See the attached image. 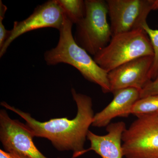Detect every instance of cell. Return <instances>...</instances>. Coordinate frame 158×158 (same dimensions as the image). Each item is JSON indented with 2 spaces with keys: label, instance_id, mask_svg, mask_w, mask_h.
Wrapping results in <instances>:
<instances>
[{
  "label": "cell",
  "instance_id": "5b68a950",
  "mask_svg": "<svg viewBox=\"0 0 158 158\" xmlns=\"http://www.w3.org/2000/svg\"><path fill=\"white\" fill-rule=\"evenodd\" d=\"M123 134L126 158H158V114L137 117Z\"/></svg>",
  "mask_w": 158,
  "mask_h": 158
},
{
  "label": "cell",
  "instance_id": "52a82bcc",
  "mask_svg": "<svg viewBox=\"0 0 158 158\" xmlns=\"http://www.w3.org/2000/svg\"><path fill=\"white\" fill-rule=\"evenodd\" d=\"M34 138L26 123L11 118L6 110H0V141L4 150L24 158H48L37 148Z\"/></svg>",
  "mask_w": 158,
  "mask_h": 158
},
{
  "label": "cell",
  "instance_id": "277c9868",
  "mask_svg": "<svg viewBox=\"0 0 158 158\" xmlns=\"http://www.w3.org/2000/svg\"><path fill=\"white\" fill-rule=\"evenodd\" d=\"M85 16L76 24L74 38L78 45L94 56L112 37L107 4L103 0H85Z\"/></svg>",
  "mask_w": 158,
  "mask_h": 158
},
{
  "label": "cell",
  "instance_id": "9a60e30c",
  "mask_svg": "<svg viewBox=\"0 0 158 158\" xmlns=\"http://www.w3.org/2000/svg\"><path fill=\"white\" fill-rule=\"evenodd\" d=\"M7 10V7L0 1V49L2 47L4 43L9 37L10 31L6 30L3 23V20Z\"/></svg>",
  "mask_w": 158,
  "mask_h": 158
},
{
  "label": "cell",
  "instance_id": "2e32d148",
  "mask_svg": "<svg viewBox=\"0 0 158 158\" xmlns=\"http://www.w3.org/2000/svg\"><path fill=\"white\" fill-rule=\"evenodd\" d=\"M158 94V79L151 81L140 90V98L150 95Z\"/></svg>",
  "mask_w": 158,
  "mask_h": 158
},
{
  "label": "cell",
  "instance_id": "7a4b0ae2",
  "mask_svg": "<svg viewBox=\"0 0 158 158\" xmlns=\"http://www.w3.org/2000/svg\"><path fill=\"white\" fill-rule=\"evenodd\" d=\"M65 17L64 24L59 31V38L56 46L44 53V59L47 64L55 65L65 63L72 65L86 80L99 86L103 93H110L108 73L77 44L72 34L73 23Z\"/></svg>",
  "mask_w": 158,
  "mask_h": 158
},
{
  "label": "cell",
  "instance_id": "8fae6325",
  "mask_svg": "<svg viewBox=\"0 0 158 158\" xmlns=\"http://www.w3.org/2000/svg\"><path fill=\"white\" fill-rule=\"evenodd\" d=\"M113 100L102 110L94 116L92 126L107 127L112 119L117 117H128L133 105L140 98V90L127 88L113 92Z\"/></svg>",
  "mask_w": 158,
  "mask_h": 158
},
{
  "label": "cell",
  "instance_id": "5bb4252c",
  "mask_svg": "<svg viewBox=\"0 0 158 158\" xmlns=\"http://www.w3.org/2000/svg\"><path fill=\"white\" fill-rule=\"evenodd\" d=\"M145 31L151 42L154 52L153 62L150 72V77L152 81L155 80L158 75V29L151 28L147 23L142 27Z\"/></svg>",
  "mask_w": 158,
  "mask_h": 158
},
{
  "label": "cell",
  "instance_id": "d6986e66",
  "mask_svg": "<svg viewBox=\"0 0 158 158\" xmlns=\"http://www.w3.org/2000/svg\"><path fill=\"white\" fill-rule=\"evenodd\" d=\"M158 79V76H157V77L156 79Z\"/></svg>",
  "mask_w": 158,
  "mask_h": 158
},
{
  "label": "cell",
  "instance_id": "7c38bea8",
  "mask_svg": "<svg viewBox=\"0 0 158 158\" xmlns=\"http://www.w3.org/2000/svg\"><path fill=\"white\" fill-rule=\"evenodd\" d=\"M65 16L73 23L77 24L85 17V1L83 0H56Z\"/></svg>",
  "mask_w": 158,
  "mask_h": 158
},
{
  "label": "cell",
  "instance_id": "6da1fadb",
  "mask_svg": "<svg viewBox=\"0 0 158 158\" xmlns=\"http://www.w3.org/2000/svg\"><path fill=\"white\" fill-rule=\"evenodd\" d=\"M71 94L77 108L76 116L71 119L63 117L39 121L30 113L10 106L6 102H2L1 105L23 119L34 137L48 139L59 151L73 152L72 158H76L85 150V141L94 114L90 97L77 93L74 88H72Z\"/></svg>",
  "mask_w": 158,
  "mask_h": 158
},
{
  "label": "cell",
  "instance_id": "8992f818",
  "mask_svg": "<svg viewBox=\"0 0 158 158\" xmlns=\"http://www.w3.org/2000/svg\"><path fill=\"white\" fill-rule=\"evenodd\" d=\"M112 37L143 29L153 10V0H108Z\"/></svg>",
  "mask_w": 158,
  "mask_h": 158
},
{
  "label": "cell",
  "instance_id": "3957f363",
  "mask_svg": "<svg viewBox=\"0 0 158 158\" xmlns=\"http://www.w3.org/2000/svg\"><path fill=\"white\" fill-rule=\"evenodd\" d=\"M147 56H154L153 50L147 33L141 29L113 36L93 59L108 73L124 63Z\"/></svg>",
  "mask_w": 158,
  "mask_h": 158
},
{
  "label": "cell",
  "instance_id": "30bf717a",
  "mask_svg": "<svg viewBox=\"0 0 158 158\" xmlns=\"http://www.w3.org/2000/svg\"><path fill=\"white\" fill-rule=\"evenodd\" d=\"M126 128L125 123L119 121L108 125V133L104 135H98L89 131L87 139L90 142V147L82 152L78 157L93 151L102 158H123L122 138Z\"/></svg>",
  "mask_w": 158,
  "mask_h": 158
},
{
  "label": "cell",
  "instance_id": "9c48e42d",
  "mask_svg": "<svg viewBox=\"0 0 158 158\" xmlns=\"http://www.w3.org/2000/svg\"><path fill=\"white\" fill-rule=\"evenodd\" d=\"M153 62V56L139 57L108 73L110 92L127 88L142 90L152 81L150 72Z\"/></svg>",
  "mask_w": 158,
  "mask_h": 158
},
{
  "label": "cell",
  "instance_id": "ba28073f",
  "mask_svg": "<svg viewBox=\"0 0 158 158\" xmlns=\"http://www.w3.org/2000/svg\"><path fill=\"white\" fill-rule=\"evenodd\" d=\"M65 15L56 0H50L37 6L27 18L14 22L8 39L0 49L2 57L11 43L21 35L30 31L44 28H53L60 31L65 20Z\"/></svg>",
  "mask_w": 158,
  "mask_h": 158
},
{
  "label": "cell",
  "instance_id": "e0dca14e",
  "mask_svg": "<svg viewBox=\"0 0 158 158\" xmlns=\"http://www.w3.org/2000/svg\"><path fill=\"white\" fill-rule=\"evenodd\" d=\"M0 158H24L14 152H9L0 149Z\"/></svg>",
  "mask_w": 158,
  "mask_h": 158
},
{
  "label": "cell",
  "instance_id": "ac0fdd59",
  "mask_svg": "<svg viewBox=\"0 0 158 158\" xmlns=\"http://www.w3.org/2000/svg\"><path fill=\"white\" fill-rule=\"evenodd\" d=\"M158 0H153V10H158Z\"/></svg>",
  "mask_w": 158,
  "mask_h": 158
},
{
  "label": "cell",
  "instance_id": "4fadbf2b",
  "mask_svg": "<svg viewBox=\"0 0 158 158\" xmlns=\"http://www.w3.org/2000/svg\"><path fill=\"white\" fill-rule=\"evenodd\" d=\"M131 113L137 117L158 114V94L139 99L133 105Z\"/></svg>",
  "mask_w": 158,
  "mask_h": 158
}]
</instances>
